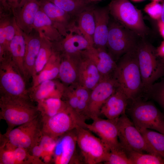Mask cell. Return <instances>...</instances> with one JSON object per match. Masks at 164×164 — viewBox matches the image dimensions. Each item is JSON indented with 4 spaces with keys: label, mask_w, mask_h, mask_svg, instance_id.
Wrapping results in <instances>:
<instances>
[{
    "label": "cell",
    "mask_w": 164,
    "mask_h": 164,
    "mask_svg": "<svg viewBox=\"0 0 164 164\" xmlns=\"http://www.w3.org/2000/svg\"><path fill=\"white\" fill-rule=\"evenodd\" d=\"M40 9L38 0H26L12 11L17 25L25 34L29 35L33 30L35 18Z\"/></svg>",
    "instance_id": "19"
},
{
    "label": "cell",
    "mask_w": 164,
    "mask_h": 164,
    "mask_svg": "<svg viewBox=\"0 0 164 164\" xmlns=\"http://www.w3.org/2000/svg\"><path fill=\"white\" fill-rule=\"evenodd\" d=\"M108 8L110 13L117 22L144 39L148 30L141 12L128 0H113Z\"/></svg>",
    "instance_id": "6"
},
{
    "label": "cell",
    "mask_w": 164,
    "mask_h": 164,
    "mask_svg": "<svg viewBox=\"0 0 164 164\" xmlns=\"http://www.w3.org/2000/svg\"><path fill=\"white\" fill-rule=\"evenodd\" d=\"M125 151L133 164H164V159L155 154L133 151Z\"/></svg>",
    "instance_id": "34"
},
{
    "label": "cell",
    "mask_w": 164,
    "mask_h": 164,
    "mask_svg": "<svg viewBox=\"0 0 164 164\" xmlns=\"http://www.w3.org/2000/svg\"><path fill=\"white\" fill-rule=\"evenodd\" d=\"M144 10L153 19L157 21L161 19L162 14V5L158 2L152 1L145 6Z\"/></svg>",
    "instance_id": "38"
},
{
    "label": "cell",
    "mask_w": 164,
    "mask_h": 164,
    "mask_svg": "<svg viewBox=\"0 0 164 164\" xmlns=\"http://www.w3.org/2000/svg\"><path fill=\"white\" fill-rule=\"evenodd\" d=\"M157 55L160 58L164 60V40L156 50Z\"/></svg>",
    "instance_id": "41"
},
{
    "label": "cell",
    "mask_w": 164,
    "mask_h": 164,
    "mask_svg": "<svg viewBox=\"0 0 164 164\" xmlns=\"http://www.w3.org/2000/svg\"><path fill=\"white\" fill-rule=\"evenodd\" d=\"M162 14L161 19V20L163 22H164V0H162Z\"/></svg>",
    "instance_id": "43"
},
{
    "label": "cell",
    "mask_w": 164,
    "mask_h": 164,
    "mask_svg": "<svg viewBox=\"0 0 164 164\" xmlns=\"http://www.w3.org/2000/svg\"><path fill=\"white\" fill-rule=\"evenodd\" d=\"M29 152L35 158L40 159V158L42 157L43 151L39 143L32 148Z\"/></svg>",
    "instance_id": "40"
},
{
    "label": "cell",
    "mask_w": 164,
    "mask_h": 164,
    "mask_svg": "<svg viewBox=\"0 0 164 164\" xmlns=\"http://www.w3.org/2000/svg\"><path fill=\"white\" fill-rule=\"evenodd\" d=\"M146 93L164 109V77L160 81L154 83Z\"/></svg>",
    "instance_id": "36"
},
{
    "label": "cell",
    "mask_w": 164,
    "mask_h": 164,
    "mask_svg": "<svg viewBox=\"0 0 164 164\" xmlns=\"http://www.w3.org/2000/svg\"><path fill=\"white\" fill-rule=\"evenodd\" d=\"M26 0H0V11L12 12Z\"/></svg>",
    "instance_id": "39"
},
{
    "label": "cell",
    "mask_w": 164,
    "mask_h": 164,
    "mask_svg": "<svg viewBox=\"0 0 164 164\" xmlns=\"http://www.w3.org/2000/svg\"><path fill=\"white\" fill-rule=\"evenodd\" d=\"M25 50L24 33L16 23L15 34L10 44V54L12 61L27 81L24 67Z\"/></svg>",
    "instance_id": "26"
},
{
    "label": "cell",
    "mask_w": 164,
    "mask_h": 164,
    "mask_svg": "<svg viewBox=\"0 0 164 164\" xmlns=\"http://www.w3.org/2000/svg\"><path fill=\"white\" fill-rule=\"evenodd\" d=\"M60 60V55L54 51L43 69L32 78V85L31 88L35 87L44 81L57 78Z\"/></svg>",
    "instance_id": "28"
},
{
    "label": "cell",
    "mask_w": 164,
    "mask_h": 164,
    "mask_svg": "<svg viewBox=\"0 0 164 164\" xmlns=\"http://www.w3.org/2000/svg\"><path fill=\"white\" fill-rule=\"evenodd\" d=\"M93 9L89 8L77 16L76 28L93 46L95 21Z\"/></svg>",
    "instance_id": "29"
},
{
    "label": "cell",
    "mask_w": 164,
    "mask_h": 164,
    "mask_svg": "<svg viewBox=\"0 0 164 164\" xmlns=\"http://www.w3.org/2000/svg\"><path fill=\"white\" fill-rule=\"evenodd\" d=\"M77 143L83 162L97 164L104 162L110 152L101 139L87 128H76Z\"/></svg>",
    "instance_id": "8"
},
{
    "label": "cell",
    "mask_w": 164,
    "mask_h": 164,
    "mask_svg": "<svg viewBox=\"0 0 164 164\" xmlns=\"http://www.w3.org/2000/svg\"><path fill=\"white\" fill-rule=\"evenodd\" d=\"M41 119L51 117L65 110L68 106L61 98L52 97L37 103Z\"/></svg>",
    "instance_id": "30"
},
{
    "label": "cell",
    "mask_w": 164,
    "mask_h": 164,
    "mask_svg": "<svg viewBox=\"0 0 164 164\" xmlns=\"http://www.w3.org/2000/svg\"><path fill=\"white\" fill-rule=\"evenodd\" d=\"M119 86L113 77L103 79L91 90L88 107L89 118L99 117L101 109Z\"/></svg>",
    "instance_id": "14"
},
{
    "label": "cell",
    "mask_w": 164,
    "mask_h": 164,
    "mask_svg": "<svg viewBox=\"0 0 164 164\" xmlns=\"http://www.w3.org/2000/svg\"><path fill=\"white\" fill-rule=\"evenodd\" d=\"M157 26L160 35L164 39V22L161 19L157 21Z\"/></svg>",
    "instance_id": "42"
},
{
    "label": "cell",
    "mask_w": 164,
    "mask_h": 164,
    "mask_svg": "<svg viewBox=\"0 0 164 164\" xmlns=\"http://www.w3.org/2000/svg\"><path fill=\"white\" fill-rule=\"evenodd\" d=\"M128 100L122 89L119 86L102 105L100 115L109 119H118L125 113Z\"/></svg>",
    "instance_id": "20"
},
{
    "label": "cell",
    "mask_w": 164,
    "mask_h": 164,
    "mask_svg": "<svg viewBox=\"0 0 164 164\" xmlns=\"http://www.w3.org/2000/svg\"><path fill=\"white\" fill-rule=\"evenodd\" d=\"M132 102L128 112L138 129L154 130L164 134V115L152 103L137 98Z\"/></svg>",
    "instance_id": "4"
},
{
    "label": "cell",
    "mask_w": 164,
    "mask_h": 164,
    "mask_svg": "<svg viewBox=\"0 0 164 164\" xmlns=\"http://www.w3.org/2000/svg\"><path fill=\"white\" fill-rule=\"evenodd\" d=\"M116 125L119 142L125 151L153 154L142 134L125 113L116 120Z\"/></svg>",
    "instance_id": "9"
},
{
    "label": "cell",
    "mask_w": 164,
    "mask_h": 164,
    "mask_svg": "<svg viewBox=\"0 0 164 164\" xmlns=\"http://www.w3.org/2000/svg\"><path fill=\"white\" fill-rule=\"evenodd\" d=\"M152 0V1L156 2H159V1H162V0Z\"/></svg>",
    "instance_id": "44"
},
{
    "label": "cell",
    "mask_w": 164,
    "mask_h": 164,
    "mask_svg": "<svg viewBox=\"0 0 164 164\" xmlns=\"http://www.w3.org/2000/svg\"><path fill=\"white\" fill-rule=\"evenodd\" d=\"M68 13L74 18L88 9V2L79 0H47Z\"/></svg>",
    "instance_id": "33"
},
{
    "label": "cell",
    "mask_w": 164,
    "mask_h": 164,
    "mask_svg": "<svg viewBox=\"0 0 164 164\" xmlns=\"http://www.w3.org/2000/svg\"><path fill=\"white\" fill-rule=\"evenodd\" d=\"M26 42L24 67L27 81L32 78L35 65L41 45V37L39 33L33 29L29 35L24 33Z\"/></svg>",
    "instance_id": "23"
},
{
    "label": "cell",
    "mask_w": 164,
    "mask_h": 164,
    "mask_svg": "<svg viewBox=\"0 0 164 164\" xmlns=\"http://www.w3.org/2000/svg\"><path fill=\"white\" fill-rule=\"evenodd\" d=\"M132 1L135 2H139L143 1V0H132Z\"/></svg>",
    "instance_id": "45"
},
{
    "label": "cell",
    "mask_w": 164,
    "mask_h": 164,
    "mask_svg": "<svg viewBox=\"0 0 164 164\" xmlns=\"http://www.w3.org/2000/svg\"><path fill=\"white\" fill-rule=\"evenodd\" d=\"M85 2H87V0H79Z\"/></svg>",
    "instance_id": "46"
},
{
    "label": "cell",
    "mask_w": 164,
    "mask_h": 164,
    "mask_svg": "<svg viewBox=\"0 0 164 164\" xmlns=\"http://www.w3.org/2000/svg\"><path fill=\"white\" fill-rule=\"evenodd\" d=\"M30 97L0 95V118L5 121L8 132L40 115L37 105Z\"/></svg>",
    "instance_id": "2"
},
{
    "label": "cell",
    "mask_w": 164,
    "mask_h": 164,
    "mask_svg": "<svg viewBox=\"0 0 164 164\" xmlns=\"http://www.w3.org/2000/svg\"><path fill=\"white\" fill-rule=\"evenodd\" d=\"M33 29L39 33L40 36H44L52 42L59 41L63 37L54 26L50 19L40 9L36 15Z\"/></svg>",
    "instance_id": "27"
},
{
    "label": "cell",
    "mask_w": 164,
    "mask_h": 164,
    "mask_svg": "<svg viewBox=\"0 0 164 164\" xmlns=\"http://www.w3.org/2000/svg\"><path fill=\"white\" fill-rule=\"evenodd\" d=\"M40 9L50 19L60 34L65 36L75 26L74 18L47 0H38Z\"/></svg>",
    "instance_id": "15"
},
{
    "label": "cell",
    "mask_w": 164,
    "mask_h": 164,
    "mask_svg": "<svg viewBox=\"0 0 164 164\" xmlns=\"http://www.w3.org/2000/svg\"><path fill=\"white\" fill-rule=\"evenodd\" d=\"M104 163L106 164H133L122 148L110 151Z\"/></svg>",
    "instance_id": "35"
},
{
    "label": "cell",
    "mask_w": 164,
    "mask_h": 164,
    "mask_svg": "<svg viewBox=\"0 0 164 164\" xmlns=\"http://www.w3.org/2000/svg\"><path fill=\"white\" fill-rule=\"evenodd\" d=\"M137 46L123 55L117 61L113 77L128 100H130L138 98L143 92L138 62Z\"/></svg>",
    "instance_id": "1"
},
{
    "label": "cell",
    "mask_w": 164,
    "mask_h": 164,
    "mask_svg": "<svg viewBox=\"0 0 164 164\" xmlns=\"http://www.w3.org/2000/svg\"><path fill=\"white\" fill-rule=\"evenodd\" d=\"M76 128L58 137L56 141L52 160L56 164H79L83 163L77 153Z\"/></svg>",
    "instance_id": "12"
},
{
    "label": "cell",
    "mask_w": 164,
    "mask_h": 164,
    "mask_svg": "<svg viewBox=\"0 0 164 164\" xmlns=\"http://www.w3.org/2000/svg\"><path fill=\"white\" fill-rule=\"evenodd\" d=\"M56 79L47 80L29 89V96L33 102L38 103L48 98H61L65 86Z\"/></svg>",
    "instance_id": "24"
},
{
    "label": "cell",
    "mask_w": 164,
    "mask_h": 164,
    "mask_svg": "<svg viewBox=\"0 0 164 164\" xmlns=\"http://www.w3.org/2000/svg\"><path fill=\"white\" fill-rule=\"evenodd\" d=\"M139 37L117 21L110 22L107 42L108 52L117 62L122 56L137 46Z\"/></svg>",
    "instance_id": "7"
},
{
    "label": "cell",
    "mask_w": 164,
    "mask_h": 164,
    "mask_svg": "<svg viewBox=\"0 0 164 164\" xmlns=\"http://www.w3.org/2000/svg\"><path fill=\"white\" fill-rule=\"evenodd\" d=\"M40 36L41 45L35 62L32 78L41 71L54 52L52 42L43 36Z\"/></svg>",
    "instance_id": "32"
},
{
    "label": "cell",
    "mask_w": 164,
    "mask_h": 164,
    "mask_svg": "<svg viewBox=\"0 0 164 164\" xmlns=\"http://www.w3.org/2000/svg\"><path fill=\"white\" fill-rule=\"evenodd\" d=\"M156 50L144 39L142 38L137 46L143 91L145 93L156 81L164 77V60L157 55Z\"/></svg>",
    "instance_id": "3"
},
{
    "label": "cell",
    "mask_w": 164,
    "mask_h": 164,
    "mask_svg": "<svg viewBox=\"0 0 164 164\" xmlns=\"http://www.w3.org/2000/svg\"><path fill=\"white\" fill-rule=\"evenodd\" d=\"M42 134L55 139L79 126L84 127L81 121L68 107L48 118L41 119Z\"/></svg>",
    "instance_id": "11"
},
{
    "label": "cell",
    "mask_w": 164,
    "mask_h": 164,
    "mask_svg": "<svg viewBox=\"0 0 164 164\" xmlns=\"http://www.w3.org/2000/svg\"><path fill=\"white\" fill-rule=\"evenodd\" d=\"M93 12L95 21L93 46L107 50L110 19L108 7L93 9Z\"/></svg>",
    "instance_id": "21"
},
{
    "label": "cell",
    "mask_w": 164,
    "mask_h": 164,
    "mask_svg": "<svg viewBox=\"0 0 164 164\" xmlns=\"http://www.w3.org/2000/svg\"><path fill=\"white\" fill-rule=\"evenodd\" d=\"M26 81L11 56L0 60V95L30 97Z\"/></svg>",
    "instance_id": "5"
},
{
    "label": "cell",
    "mask_w": 164,
    "mask_h": 164,
    "mask_svg": "<svg viewBox=\"0 0 164 164\" xmlns=\"http://www.w3.org/2000/svg\"><path fill=\"white\" fill-rule=\"evenodd\" d=\"M78 83L91 91L102 80L96 66L82 51L78 55Z\"/></svg>",
    "instance_id": "18"
},
{
    "label": "cell",
    "mask_w": 164,
    "mask_h": 164,
    "mask_svg": "<svg viewBox=\"0 0 164 164\" xmlns=\"http://www.w3.org/2000/svg\"><path fill=\"white\" fill-rule=\"evenodd\" d=\"M117 119H105L98 117L93 119L91 124L85 123L84 127L96 134L110 151H113L122 148L118 138Z\"/></svg>",
    "instance_id": "13"
},
{
    "label": "cell",
    "mask_w": 164,
    "mask_h": 164,
    "mask_svg": "<svg viewBox=\"0 0 164 164\" xmlns=\"http://www.w3.org/2000/svg\"><path fill=\"white\" fill-rule=\"evenodd\" d=\"M3 135L14 146L26 149L29 152L34 145L39 143L42 135L40 115Z\"/></svg>",
    "instance_id": "10"
},
{
    "label": "cell",
    "mask_w": 164,
    "mask_h": 164,
    "mask_svg": "<svg viewBox=\"0 0 164 164\" xmlns=\"http://www.w3.org/2000/svg\"><path fill=\"white\" fill-rule=\"evenodd\" d=\"M54 50L60 55H72L93 46L77 30L69 32L58 42H52Z\"/></svg>",
    "instance_id": "16"
},
{
    "label": "cell",
    "mask_w": 164,
    "mask_h": 164,
    "mask_svg": "<svg viewBox=\"0 0 164 164\" xmlns=\"http://www.w3.org/2000/svg\"><path fill=\"white\" fill-rule=\"evenodd\" d=\"M12 12H0V60L10 55L9 46L15 33Z\"/></svg>",
    "instance_id": "22"
},
{
    "label": "cell",
    "mask_w": 164,
    "mask_h": 164,
    "mask_svg": "<svg viewBox=\"0 0 164 164\" xmlns=\"http://www.w3.org/2000/svg\"><path fill=\"white\" fill-rule=\"evenodd\" d=\"M57 139L42 134L39 144L42 149V155H49L52 156Z\"/></svg>",
    "instance_id": "37"
},
{
    "label": "cell",
    "mask_w": 164,
    "mask_h": 164,
    "mask_svg": "<svg viewBox=\"0 0 164 164\" xmlns=\"http://www.w3.org/2000/svg\"><path fill=\"white\" fill-rule=\"evenodd\" d=\"M137 129L153 153L164 159V134L149 129Z\"/></svg>",
    "instance_id": "31"
},
{
    "label": "cell",
    "mask_w": 164,
    "mask_h": 164,
    "mask_svg": "<svg viewBox=\"0 0 164 164\" xmlns=\"http://www.w3.org/2000/svg\"><path fill=\"white\" fill-rule=\"evenodd\" d=\"M82 52L96 66L102 80L113 77L117 63L106 50L92 46Z\"/></svg>",
    "instance_id": "17"
},
{
    "label": "cell",
    "mask_w": 164,
    "mask_h": 164,
    "mask_svg": "<svg viewBox=\"0 0 164 164\" xmlns=\"http://www.w3.org/2000/svg\"><path fill=\"white\" fill-rule=\"evenodd\" d=\"M79 53L72 55H60L58 78L65 86L78 83Z\"/></svg>",
    "instance_id": "25"
}]
</instances>
